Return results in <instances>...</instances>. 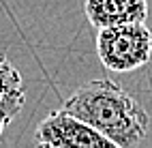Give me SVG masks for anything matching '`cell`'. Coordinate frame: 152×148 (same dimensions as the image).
Segmentation results:
<instances>
[{"label": "cell", "instance_id": "6da1fadb", "mask_svg": "<svg viewBox=\"0 0 152 148\" xmlns=\"http://www.w3.org/2000/svg\"><path fill=\"white\" fill-rule=\"evenodd\" d=\"M62 107L103 133L116 148L141 144L150 127L144 105L111 80H92L79 86Z\"/></svg>", "mask_w": 152, "mask_h": 148}, {"label": "cell", "instance_id": "7a4b0ae2", "mask_svg": "<svg viewBox=\"0 0 152 148\" xmlns=\"http://www.w3.org/2000/svg\"><path fill=\"white\" fill-rule=\"evenodd\" d=\"M96 54L103 67L114 73L135 71L152 56V32L146 22L99 28Z\"/></svg>", "mask_w": 152, "mask_h": 148}, {"label": "cell", "instance_id": "3957f363", "mask_svg": "<svg viewBox=\"0 0 152 148\" xmlns=\"http://www.w3.org/2000/svg\"><path fill=\"white\" fill-rule=\"evenodd\" d=\"M34 144L52 148H116L103 133L79 120L71 112L54 110L37 127Z\"/></svg>", "mask_w": 152, "mask_h": 148}, {"label": "cell", "instance_id": "277c9868", "mask_svg": "<svg viewBox=\"0 0 152 148\" xmlns=\"http://www.w3.org/2000/svg\"><path fill=\"white\" fill-rule=\"evenodd\" d=\"M86 17L94 28L146 22L148 0H86Z\"/></svg>", "mask_w": 152, "mask_h": 148}, {"label": "cell", "instance_id": "5b68a950", "mask_svg": "<svg viewBox=\"0 0 152 148\" xmlns=\"http://www.w3.org/2000/svg\"><path fill=\"white\" fill-rule=\"evenodd\" d=\"M26 103V84L22 73L7 56L0 54V114L11 122Z\"/></svg>", "mask_w": 152, "mask_h": 148}, {"label": "cell", "instance_id": "8992f818", "mask_svg": "<svg viewBox=\"0 0 152 148\" xmlns=\"http://www.w3.org/2000/svg\"><path fill=\"white\" fill-rule=\"evenodd\" d=\"M7 125H9V122H7V118L0 114V137H2V131H4V127H7Z\"/></svg>", "mask_w": 152, "mask_h": 148}]
</instances>
